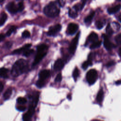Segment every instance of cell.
I'll return each mask as SVG.
<instances>
[{"mask_svg":"<svg viewBox=\"0 0 121 121\" xmlns=\"http://www.w3.org/2000/svg\"><path fill=\"white\" fill-rule=\"evenodd\" d=\"M103 96H104V92H103V90L102 89H101L98 92V94L96 96V100L97 102L100 103L103 100Z\"/></svg>","mask_w":121,"mask_h":121,"instance_id":"obj_18","label":"cell"},{"mask_svg":"<svg viewBox=\"0 0 121 121\" xmlns=\"http://www.w3.org/2000/svg\"><path fill=\"white\" fill-rule=\"evenodd\" d=\"M32 115L27 112L23 116V121H32Z\"/></svg>","mask_w":121,"mask_h":121,"instance_id":"obj_22","label":"cell"},{"mask_svg":"<svg viewBox=\"0 0 121 121\" xmlns=\"http://www.w3.org/2000/svg\"><path fill=\"white\" fill-rule=\"evenodd\" d=\"M17 109L19 111H24L26 110V108L23 106H17Z\"/></svg>","mask_w":121,"mask_h":121,"instance_id":"obj_35","label":"cell"},{"mask_svg":"<svg viewBox=\"0 0 121 121\" xmlns=\"http://www.w3.org/2000/svg\"><path fill=\"white\" fill-rule=\"evenodd\" d=\"M47 50L48 46L45 44H41L37 46V53L33 63V66L37 65L43 59L47 54Z\"/></svg>","mask_w":121,"mask_h":121,"instance_id":"obj_3","label":"cell"},{"mask_svg":"<svg viewBox=\"0 0 121 121\" xmlns=\"http://www.w3.org/2000/svg\"><path fill=\"white\" fill-rule=\"evenodd\" d=\"M12 45V43L11 42H8L5 43V47L7 48H10Z\"/></svg>","mask_w":121,"mask_h":121,"instance_id":"obj_36","label":"cell"},{"mask_svg":"<svg viewBox=\"0 0 121 121\" xmlns=\"http://www.w3.org/2000/svg\"><path fill=\"white\" fill-rule=\"evenodd\" d=\"M98 37L97 34L95 32H93L90 34V35L88 37L87 41L90 43H94L97 41H98Z\"/></svg>","mask_w":121,"mask_h":121,"instance_id":"obj_14","label":"cell"},{"mask_svg":"<svg viewBox=\"0 0 121 121\" xmlns=\"http://www.w3.org/2000/svg\"><path fill=\"white\" fill-rule=\"evenodd\" d=\"M61 79H62L61 74L60 73H59V74H58V75L56 77V78L55 79V82H60L61 80Z\"/></svg>","mask_w":121,"mask_h":121,"instance_id":"obj_34","label":"cell"},{"mask_svg":"<svg viewBox=\"0 0 121 121\" xmlns=\"http://www.w3.org/2000/svg\"><path fill=\"white\" fill-rule=\"evenodd\" d=\"M92 64V61L88 60L87 61H86L83 62V63L82 65V68L84 69H86L88 67V66L91 65Z\"/></svg>","mask_w":121,"mask_h":121,"instance_id":"obj_29","label":"cell"},{"mask_svg":"<svg viewBox=\"0 0 121 121\" xmlns=\"http://www.w3.org/2000/svg\"><path fill=\"white\" fill-rule=\"evenodd\" d=\"M117 1H121V0H117Z\"/></svg>","mask_w":121,"mask_h":121,"instance_id":"obj_47","label":"cell"},{"mask_svg":"<svg viewBox=\"0 0 121 121\" xmlns=\"http://www.w3.org/2000/svg\"><path fill=\"white\" fill-rule=\"evenodd\" d=\"M97 72L95 69H90L86 73V78L88 83L90 85L93 84L97 78Z\"/></svg>","mask_w":121,"mask_h":121,"instance_id":"obj_4","label":"cell"},{"mask_svg":"<svg viewBox=\"0 0 121 121\" xmlns=\"http://www.w3.org/2000/svg\"><path fill=\"white\" fill-rule=\"evenodd\" d=\"M4 0H0V3H2V2H3Z\"/></svg>","mask_w":121,"mask_h":121,"instance_id":"obj_46","label":"cell"},{"mask_svg":"<svg viewBox=\"0 0 121 121\" xmlns=\"http://www.w3.org/2000/svg\"><path fill=\"white\" fill-rule=\"evenodd\" d=\"M7 18L8 16L7 14L4 12L2 13L0 17V27L3 26L5 24L6 21L7 20Z\"/></svg>","mask_w":121,"mask_h":121,"instance_id":"obj_15","label":"cell"},{"mask_svg":"<svg viewBox=\"0 0 121 121\" xmlns=\"http://www.w3.org/2000/svg\"><path fill=\"white\" fill-rule=\"evenodd\" d=\"M77 11H76L73 8L72 9H69V15L70 17L72 18H75L78 16Z\"/></svg>","mask_w":121,"mask_h":121,"instance_id":"obj_21","label":"cell"},{"mask_svg":"<svg viewBox=\"0 0 121 121\" xmlns=\"http://www.w3.org/2000/svg\"><path fill=\"white\" fill-rule=\"evenodd\" d=\"M3 87H4V86H3V83L1 81H0V94L1 93L2 91L3 90Z\"/></svg>","mask_w":121,"mask_h":121,"instance_id":"obj_41","label":"cell"},{"mask_svg":"<svg viewBox=\"0 0 121 121\" xmlns=\"http://www.w3.org/2000/svg\"><path fill=\"white\" fill-rule=\"evenodd\" d=\"M17 26H12L7 31L5 35L7 36H10L13 33H14L17 29Z\"/></svg>","mask_w":121,"mask_h":121,"instance_id":"obj_20","label":"cell"},{"mask_svg":"<svg viewBox=\"0 0 121 121\" xmlns=\"http://www.w3.org/2000/svg\"><path fill=\"white\" fill-rule=\"evenodd\" d=\"M58 5L60 7H63L64 5V0H57Z\"/></svg>","mask_w":121,"mask_h":121,"instance_id":"obj_37","label":"cell"},{"mask_svg":"<svg viewBox=\"0 0 121 121\" xmlns=\"http://www.w3.org/2000/svg\"><path fill=\"white\" fill-rule=\"evenodd\" d=\"M18 7V10H19V12H20L22 11L24 9H25V6L24 4V3L23 2H20L17 4Z\"/></svg>","mask_w":121,"mask_h":121,"instance_id":"obj_32","label":"cell"},{"mask_svg":"<svg viewBox=\"0 0 121 121\" xmlns=\"http://www.w3.org/2000/svg\"><path fill=\"white\" fill-rule=\"evenodd\" d=\"M44 84H45L44 80L40 79H39V80H38L36 83V86L39 88H42L44 86Z\"/></svg>","mask_w":121,"mask_h":121,"instance_id":"obj_26","label":"cell"},{"mask_svg":"<svg viewBox=\"0 0 121 121\" xmlns=\"http://www.w3.org/2000/svg\"><path fill=\"white\" fill-rule=\"evenodd\" d=\"M28 68V63L24 59H20L17 60L12 66L11 74L14 77H17L26 72Z\"/></svg>","mask_w":121,"mask_h":121,"instance_id":"obj_1","label":"cell"},{"mask_svg":"<svg viewBox=\"0 0 121 121\" xmlns=\"http://www.w3.org/2000/svg\"><path fill=\"white\" fill-rule=\"evenodd\" d=\"M43 13L48 17H55L59 14L60 9L56 2L52 1L44 7Z\"/></svg>","mask_w":121,"mask_h":121,"instance_id":"obj_2","label":"cell"},{"mask_svg":"<svg viewBox=\"0 0 121 121\" xmlns=\"http://www.w3.org/2000/svg\"><path fill=\"white\" fill-rule=\"evenodd\" d=\"M6 9L11 14H15L17 12H19L17 4L16 5L13 1H11L7 3L6 5Z\"/></svg>","mask_w":121,"mask_h":121,"instance_id":"obj_5","label":"cell"},{"mask_svg":"<svg viewBox=\"0 0 121 121\" xmlns=\"http://www.w3.org/2000/svg\"><path fill=\"white\" fill-rule=\"evenodd\" d=\"M95 26H96V27L98 29H100L101 28H103V26H104V23L103 22H102L101 21H100V20H98V21H97L95 23Z\"/></svg>","mask_w":121,"mask_h":121,"instance_id":"obj_31","label":"cell"},{"mask_svg":"<svg viewBox=\"0 0 121 121\" xmlns=\"http://www.w3.org/2000/svg\"><path fill=\"white\" fill-rule=\"evenodd\" d=\"M5 38V35L2 34H0V42L3 41Z\"/></svg>","mask_w":121,"mask_h":121,"instance_id":"obj_39","label":"cell"},{"mask_svg":"<svg viewBox=\"0 0 121 121\" xmlns=\"http://www.w3.org/2000/svg\"><path fill=\"white\" fill-rule=\"evenodd\" d=\"M119 55L121 57V47L119 49Z\"/></svg>","mask_w":121,"mask_h":121,"instance_id":"obj_44","label":"cell"},{"mask_svg":"<svg viewBox=\"0 0 121 121\" xmlns=\"http://www.w3.org/2000/svg\"><path fill=\"white\" fill-rule=\"evenodd\" d=\"M116 84L117 85H119V84H121V80H118V81H117L116 82Z\"/></svg>","mask_w":121,"mask_h":121,"instance_id":"obj_43","label":"cell"},{"mask_svg":"<svg viewBox=\"0 0 121 121\" xmlns=\"http://www.w3.org/2000/svg\"><path fill=\"white\" fill-rule=\"evenodd\" d=\"M64 64L62 60L60 59H59L56 60L54 64V69L56 71L60 70L64 67Z\"/></svg>","mask_w":121,"mask_h":121,"instance_id":"obj_11","label":"cell"},{"mask_svg":"<svg viewBox=\"0 0 121 121\" xmlns=\"http://www.w3.org/2000/svg\"><path fill=\"white\" fill-rule=\"evenodd\" d=\"M31 45H32V44L31 43L26 44L23 47H22L19 49H17L16 50H14L13 51V52H12V54H19L23 53L24 51H25L26 50L29 49L31 46Z\"/></svg>","mask_w":121,"mask_h":121,"instance_id":"obj_10","label":"cell"},{"mask_svg":"<svg viewBox=\"0 0 121 121\" xmlns=\"http://www.w3.org/2000/svg\"><path fill=\"white\" fill-rule=\"evenodd\" d=\"M27 100L26 99L24 98V97H20L17 98V102L18 104H25V103H26Z\"/></svg>","mask_w":121,"mask_h":121,"instance_id":"obj_30","label":"cell"},{"mask_svg":"<svg viewBox=\"0 0 121 121\" xmlns=\"http://www.w3.org/2000/svg\"><path fill=\"white\" fill-rule=\"evenodd\" d=\"M61 26L60 24H57L53 26H51L48 31L47 33V35L50 36H54L56 35L61 30Z\"/></svg>","mask_w":121,"mask_h":121,"instance_id":"obj_6","label":"cell"},{"mask_svg":"<svg viewBox=\"0 0 121 121\" xmlns=\"http://www.w3.org/2000/svg\"><path fill=\"white\" fill-rule=\"evenodd\" d=\"M95 14V13L94 11H92L85 18L84 22L86 23H90L92 21L93 17H94Z\"/></svg>","mask_w":121,"mask_h":121,"instance_id":"obj_19","label":"cell"},{"mask_svg":"<svg viewBox=\"0 0 121 121\" xmlns=\"http://www.w3.org/2000/svg\"><path fill=\"white\" fill-rule=\"evenodd\" d=\"M106 32L108 35L111 36L112 35L113 33V30L112 28V26H111L110 24H108L106 26Z\"/></svg>","mask_w":121,"mask_h":121,"instance_id":"obj_23","label":"cell"},{"mask_svg":"<svg viewBox=\"0 0 121 121\" xmlns=\"http://www.w3.org/2000/svg\"></svg>","mask_w":121,"mask_h":121,"instance_id":"obj_48","label":"cell"},{"mask_svg":"<svg viewBox=\"0 0 121 121\" xmlns=\"http://www.w3.org/2000/svg\"><path fill=\"white\" fill-rule=\"evenodd\" d=\"M79 35H80V32H79L75 36V37L73 39V40H72L69 48V52L70 53H74L76 50L77 48V44L78 43V39H79Z\"/></svg>","mask_w":121,"mask_h":121,"instance_id":"obj_7","label":"cell"},{"mask_svg":"<svg viewBox=\"0 0 121 121\" xmlns=\"http://www.w3.org/2000/svg\"><path fill=\"white\" fill-rule=\"evenodd\" d=\"M30 33L29 31L27 30H25L22 33V37L24 38H28L30 37Z\"/></svg>","mask_w":121,"mask_h":121,"instance_id":"obj_25","label":"cell"},{"mask_svg":"<svg viewBox=\"0 0 121 121\" xmlns=\"http://www.w3.org/2000/svg\"><path fill=\"white\" fill-rule=\"evenodd\" d=\"M79 69L78 68L76 67L75 68V69L73 72V74H72V76L75 80H76L77 78L79 76Z\"/></svg>","mask_w":121,"mask_h":121,"instance_id":"obj_28","label":"cell"},{"mask_svg":"<svg viewBox=\"0 0 121 121\" xmlns=\"http://www.w3.org/2000/svg\"><path fill=\"white\" fill-rule=\"evenodd\" d=\"M113 25H114V26H115V28L116 30H118L119 29H120V25L118 23H116V22H113Z\"/></svg>","mask_w":121,"mask_h":121,"instance_id":"obj_38","label":"cell"},{"mask_svg":"<svg viewBox=\"0 0 121 121\" xmlns=\"http://www.w3.org/2000/svg\"><path fill=\"white\" fill-rule=\"evenodd\" d=\"M34 52V50L33 49H27L23 53V55L26 57H28L31 54H32Z\"/></svg>","mask_w":121,"mask_h":121,"instance_id":"obj_27","label":"cell"},{"mask_svg":"<svg viewBox=\"0 0 121 121\" xmlns=\"http://www.w3.org/2000/svg\"><path fill=\"white\" fill-rule=\"evenodd\" d=\"M118 19V20H119L120 22H121V13L120 14V15H119Z\"/></svg>","mask_w":121,"mask_h":121,"instance_id":"obj_42","label":"cell"},{"mask_svg":"<svg viewBox=\"0 0 121 121\" xmlns=\"http://www.w3.org/2000/svg\"><path fill=\"white\" fill-rule=\"evenodd\" d=\"M50 75V71L46 69H44L43 70H41L39 73V79H42V80H45L47 78H48V77Z\"/></svg>","mask_w":121,"mask_h":121,"instance_id":"obj_12","label":"cell"},{"mask_svg":"<svg viewBox=\"0 0 121 121\" xmlns=\"http://www.w3.org/2000/svg\"><path fill=\"white\" fill-rule=\"evenodd\" d=\"M114 64V61H110L109 62H108L107 64H106V66L107 67H110L112 65H113Z\"/></svg>","mask_w":121,"mask_h":121,"instance_id":"obj_40","label":"cell"},{"mask_svg":"<svg viewBox=\"0 0 121 121\" xmlns=\"http://www.w3.org/2000/svg\"><path fill=\"white\" fill-rule=\"evenodd\" d=\"M115 40L117 43L119 44H121V33L117 35L115 37Z\"/></svg>","mask_w":121,"mask_h":121,"instance_id":"obj_33","label":"cell"},{"mask_svg":"<svg viewBox=\"0 0 121 121\" xmlns=\"http://www.w3.org/2000/svg\"><path fill=\"white\" fill-rule=\"evenodd\" d=\"M12 89L10 88H9L7 89V90L5 92L4 94H3V98L5 100L9 99L10 98L12 94Z\"/></svg>","mask_w":121,"mask_h":121,"instance_id":"obj_16","label":"cell"},{"mask_svg":"<svg viewBox=\"0 0 121 121\" xmlns=\"http://www.w3.org/2000/svg\"><path fill=\"white\" fill-rule=\"evenodd\" d=\"M78 28V26L77 24L75 23H70L68 26L67 32L68 33L69 35L74 34Z\"/></svg>","mask_w":121,"mask_h":121,"instance_id":"obj_9","label":"cell"},{"mask_svg":"<svg viewBox=\"0 0 121 121\" xmlns=\"http://www.w3.org/2000/svg\"><path fill=\"white\" fill-rule=\"evenodd\" d=\"M102 36L104 38V47L107 50H111L114 46V44L110 41L107 35L103 34Z\"/></svg>","mask_w":121,"mask_h":121,"instance_id":"obj_8","label":"cell"},{"mask_svg":"<svg viewBox=\"0 0 121 121\" xmlns=\"http://www.w3.org/2000/svg\"><path fill=\"white\" fill-rule=\"evenodd\" d=\"M8 69L4 68H0V77L7 78L8 77Z\"/></svg>","mask_w":121,"mask_h":121,"instance_id":"obj_17","label":"cell"},{"mask_svg":"<svg viewBox=\"0 0 121 121\" xmlns=\"http://www.w3.org/2000/svg\"><path fill=\"white\" fill-rule=\"evenodd\" d=\"M91 121H100V120H96V119H95V120H93Z\"/></svg>","mask_w":121,"mask_h":121,"instance_id":"obj_45","label":"cell"},{"mask_svg":"<svg viewBox=\"0 0 121 121\" xmlns=\"http://www.w3.org/2000/svg\"><path fill=\"white\" fill-rule=\"evenodd\" d=\"M101 43H102V42L101 41H97L92 43V44L90 46V49H95L96 48H98L99 46H100V45L101 44Z\"/></svg>","mask_w":121,"mask_h":121,"instance_id":"obj_24","label":"cell"},{"mask_svg":"<svg viewBox=\"0 0 121 121\" xmlns=\"http://www.w3.org/2000/svg\"><path fill=\"white\" fill-rule=\"evenodd\" d=\"M121 8V5L118 4L113 7L107 9V12L110 14H113L119 11Z\"/></svg>","mask_w":121,"mask_h":121,"instance_id":"obj_13","label":"cell"}]
</instances>
